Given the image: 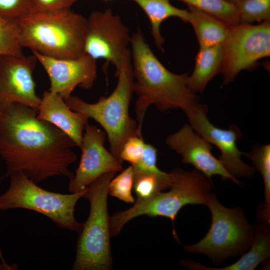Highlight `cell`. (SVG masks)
<instances>
[{"label": "cell", "mask_w": 270, "mask_h": 270, "mask_svg": "<svg viewBox=\"0 0 270 270\" xmlns=\"http://www.w3.org/2000/svg\"><path fill=\"white\" fill-rule=\"evenodd\" d=\"M130 44L134 90L138 96L136 113L140 131L150 105L162 112L178 108L185 112L199 102V97L187 84L188 74H176L168 70L154 55L140 30L132 36Z\"/></svg>", "instance_id": "2"}, {"label": "cell", "mask_w": 270, "mask_h": 270, "mask_svg": "<svg viewBox=\"0 0 270 270\" xmlns=\"http://www.w3.org/2000/svg\"><path fill=\"white\" fill-rule=\"evenodd\" d=\"M34 12V0H0V15L16 22Z\"/></svg>", "instance_id": "27"}, {"label": "cell", "mask_w": 270, "mask_h": 270, "mask_svg": "<svg viewBox=\"0 0 270 270\" xmlns=\"http://www.w3.org/2000/svg\"><path fill=\"white\" fill-rule=\"evenodd\" d=\"M9 178L8 188L0 195V212L20 208L34 211L46 216L60 228L79 232L82 223L76 218V206L86 188L62 194L44 189L22 173Z\"/></svg>", "instance_id": "7"}, {"label": "cell", "mask_w": 270, "mask_h": 270, "mask_svg": "<svg viewBox=\"0 0 270 270\" xmlns=\"http://www.w3.org/2000/svg\"><path fill=\"white\" fill-rule=\"evenodd\" d=\"M116 172L106 173L86 188L83 198L90 213L79 232L73 270H109L112 265L108 208V186Z\"/></svg>", "instance_id": "6"}, {"label": "cell", "mask_w": 270, "mask_h": 270, "mask_svg": "<svg viewBox=\"0 0 270 270\" xmlns=\"http://www.w3.org/2000/svg\"><path fill=\"white\" fill-rule=\"evenodd\" d=\"M37 118L48 122L66 133L80 148L84 131L89 118L72 110L59 94L50 91L44 92L38 110Z\"/></svg>", "instance_id": "16"}, {"label": "cell", "mask_w": 270, "mask_h": 270, "mask_svg": "<svg viewBox=\"0 0 270 270\" xmlns=\"http://www.w3.org/2000/svg\"><path fill=\"white\" fill-rule=\"evenodd\" d=\"M116 76L118 82L108 96H102L98 102L89 104L72 96L66 104L72 110L94 120L104 128L109 141L110 152L122 164L120 154L124 142L132 136L142 137L137 122L129 114L134 82L130 50Z\"/></svg>", "instance_id": "4"}, {"label": "cell", "mask_w": 270, "mask_h": 270, "mask_svg": "<svg viewBox=\"0 0 270 270\" xmlns=\"http://www.w3.org/2000/svg\"><path fill=\"white\" fill-rule=\"evenodd\" d=\"M50 80V92L60 95L66 102L78 86L91 88L97 78L96 60L86 54L74 59H58L32 52Z\"/></svg>", "instance_id": "14"}, {"label": "cell", "mask_w": 270, "mask_h": 270, "mask_svg": "<svg viewBox=\"0 0 270 270\" xmlns=\"http://www.w3.org/2000/svg\"><path fill=\"white\" fill-rule=\"evenodd\" d=\"M254 164V168L261 174L264 186L265 202L259 212V218L270 224V144L256 145L244 154Z\"/></svg>", "instance_id": "21"}, {"label": "cell", "mask_w": 270, "mask_h": 270, "mask_svg": "<svg viewBox=\"0 0 270 270\" xmlns=\"http://www.w3.org/2000/svg\"><path fill=\"white\" fill-rule=\"evenodd\" d=\"M188 6L190 12L188 22L194 30L200 48L224 44L228 38L230 26L208 14Z\"/></svg>", "instance_id": "19"}, {"label": "cell", "mask_w": 270, "mask_h": 270, "mask_svg": "<svg viewBox=\"0 0 270 270\" xmlns=\"http://www.w3.org/2000/svg\"><path fill=\"white\" fill-rule=\"evenodd\" d=\"M37 61L34 54L0 56V107L18 103L38 112L41 98L33 78Z\"/></svg>", "instance_id": "13"}, {"label": "cell", "mask_w": 270, "mask_h": 270, "mask_svg": "<svg viewBox=\"0 0 270 270\" xmlns=\"http://www.w3.org/2000/svg\"><path fill=\"white\" fill-rule=\"evenodd\" d=\"M190 124L194 130L220 152L219 160L228 172L232 176L250 178L254 176L255 169L246 164L242 152L237 146L242 136L240 128L234 124L227 130L214 126L208 117V107L200 102L184 112Z\"/></svg>", "instance_id": "11"}, {"label": "cell", "mask_w": 270, "mask_h": 270, "mask_svg": "<svg viewBox=\"0 0 270 270\" xmlns=\"http://www.w3.org/2000/svg\"><path fill=\"white\" fill-rule=\"evenodd\" d=\"M269 226L263 222L258 224L250 250L234 264L220 268H212L188 260H181V264L184 268L195 270H254L270 257Z\"/></svg>", "instance_id": "17"}, {"label": "cell", "mask_w": 270, "mask_h": 270, "mask_svg": "<svg viewBox=\"0 0 270 270\" xmlns=\"http://www.w3.org/2000/svg\"><path fill=\"white\" fill-rule=\"evenodd\" d=\"M84 131L80 160L68 184L70 193L84 190L106 173L122 170V164L104 147L106 132L88 123Z\"/></svg>", "instance_id": "12"}, {"label": "cell", "mask_w": 270, "mask_h": 270, "mask_svg": "<svg viewBox=\"0 0 270 270\" xmlns=\"http://www.w3.org/2000/svg\"><path fill=\"white\" fill-rule=\"evenodd\" d=\"M138 4L148 16L151 25V33L156 46L163 50L164 40L160 32L162 24L166 20L176 17L188 22L189 10L177 8L170 0H128Z\"/></svg>", "instance_id": "20"}, {"label": "cell", "mask_w": 270, "mask_h": 270, "mask_svg": "<svg viewBox=\"0 0 270 270\" xmlns=\"http://www.w3.org/2000/svg\"><path fill=\"white\" fill-rule=\"evenodd\" d=\"M146 144L142 137L132 136L124 142L120 154V159L136 166L140 162Z\"/></svg>", "instance_id": "28"}, {"label": "cell", "mask_w": 270, "mask_h": 270, "mask_svg": "<svg viewBox=\"0 0 270 270\" xmlns=\"http://www.w3.org/2000/svg\"><path fill=\"white\" fill-rule=\"evenodd\" d=\"M134 188L137 200L148 199L169 189L172 182L171 172L155 173L134 170Z\"/></svg>", "instance_id": "22"}, {"label": "cell", "mask_w": 270, "mask_h": 270, "mask_svg": "<svg viewBox=\"0 0 270 270\" xmlns=\"http://www.w3.org/2000/svg\"><path fill=\"white\" fill-rule=\"evenodd\" d=\"M205 206L212 214L210 229L200 242L184 246V249L190 253L204 254L216 265L247 250L254 232L243 211L239 208L225 207L214 194H210Z\"/></svg>", "instance_id": "8"}, {"label": "cell", "mask_w": 270, "mask_h": 270, "mask_svg": "<svg viewBox=\"0 0 270 270\" xmlns=\"http://www.w3.org/2000/svg\"><path fill=\"white\" fill-rule=\"evenodd\" d=\"M134 170L131 166L112 179L108 186V194L128 204H134L132 194L134 188Z\"/></svg>", "instance_id": "26"}, {"label": "cell", "mask_w": 270, "mask_h": 270, "mask_svg": "<svg viewBox=\"0 0 270 270\" xmlns=\"http://www.w3.org/2000/svg\"><path fill=\"white\" fill-rule=\"evenodd\" d=\"M158 150L152 144H146L143 156L138 164L132 166L134 170L155 173L162 172L157 166Z\"/></svg>", "instance_id": "29"}, {"label": "cell", "mask_w": 270, "mask_h": 270, "mask_svg": "<svg viewBox=\"0 0 270 270\" xmlns=\"http://www.w3.org/2000/svg\"></svg>", "instance_id": "33"}, {"label": "cell", "mask_w": 270, "mask_h": 270, "mask_svg": "<svg viewBox=\"0 0 270 270\" xmlns=\"http://www.w3.org/2000/svg\"><path fill=\"white\" fill-rule=\"evenodd\" d=\"M166 144L182 156L183 163L192 165L210 182L213 176H218L223 180H230L241 185L240 182L230 174L219 159L213 155L212 144L190 124H184L177 132L168 136Z\"/></svg>", "instance_id": "15"}, {"label": "cell", "mask_w": 270, "mask_h": 270, "mask_svg": "<svg viewBox=\"0 0 270 270\" xmlns=\"http://www.w3.org/2000/svg\"><path fill=\"white\" fill-rule=\"evenodd\" d=\"M224 54V44L200 48L194 71L186 80L193 92H203L208 83L220 72Z\"/></svg>", "instance_id": "18"}, {"label": "cell", "mask_w": 270, "mask_h": 270, "mask_svg": "<svg viewBox=\"0 0 270 270\" xmlns=\"http://www.w3.org/2000/svg\"><path fill=\"white\" fill-rule=\"evenodd\" d=\"M221 20L229 26L239 24L236 4L226 0H178Z\"/></svg>", "instance_id": "23"}, {"label": "cell", "mask_w": 270, "mask_h": 270, "mask_svg": "<svg viewBox=\"0 0 270 270\" xmlns=\"http://www.w3.org/2000/svg\"><path fill=\"white\" fill-rule=\"evenodd\" d=\"M16 23L23 48L58 59L85 54L87 18L70 8L32 12Z\"/></svg>", "instance_id": "3"}, {"label": "cell", "mask_w": 270, "mask_h": 270, "mask_svg": "<svg viewBox=\"0 0 270 270\" xmlns=\"http://www.w3.org/2000/svg\"><path fill=\"white\" fill-rule=\"evenodd\" d=\"M22 48L16 22L8 20L0 15V56H23Z\"/></svg>", "instance_id": "25"}, {"label": "cell", "mask_w": 270, "mask_h": 270, "mask_svg": "<svg viewBox=\"0 0 270 270\" xmlns=\"http://www.w3.org/2000/svg\"><path fill=\"white\" fill-rule=\"evenodd\" d=\"M131 37L129 28L111 9L94 12L87 19L85 54L106 60L117 71L130 50Z\"/></svg>", "instance_id": "10"}, {"label": "cell", "mask_w": 270, "mask_h": 270, "mask_svg": "<svg viewBox=\"0 0 270 270\" xmlns=\"http://www.w3.org/2000/svg\"><path fill=\"white\" fill-rule=\"evenodd\" d=\"M172 182L167 192H159L150 198L137 200L130 208L110 216L112 236L118 235L124 226L142 216H162L173 224L180 211L188 204L205 205L212 189V182L197 170L185 171L175 168L172 172Z\"/></svg>", "instance_id": "5"}, {"label": "cell", "mask_w": 270, "mask_h": 270, "mask_svg": "<svg viewBox=\"0 0 270 270\" xmlns=\"http://www.w3.org/2000/svg\"><path fill=\"white\" fill-rule=\"evenodd\" d=\"M34 109L18 103L0 107V158L6 170L0 180L22 173L36 184L58 176L70 180L77 160L73 140Z\"/></svg>", "instance_id": "1"}, {"label": "cell", "mask_w": 270, "mask_h": 270, "mask_svg": "<svg viewBox=\"0 0 270 270\" xmlns=\"http://www.w3.org/2000/svg\"><path fill=\"white\" fill-rule=\"evenodd\" d=\"M235 4L239 24L270 22V0H240Z\"/></svg>", "instance_id": "24"}, {"label": "cell", "mask_w": 270, "mask_h": 270, "mask_svg": "<svg viewBox=\"0 0 270 270\" xmlns=\"http://www.w3.org/2000/svg\"><path fill=\"white\" fill-rule=\"evenodd\" d=\"M104 0V1H105V2H108V1L112 0Z\"/></svg>", "instance_id": "32"}, {"label": "cell", "mask_w": 270, "mask_h": 270, "mask_svg": "<svg viewBox=\"0 0 270 270\" xmlns=\"http://www.w3.org/2000/svg\"><path fill=\"white\" fill-rule=\"evenodd\" d=\"M224 48L220 72L224 84H229L240 72L252 70L260 60L270 56V22L230 26Z\"/></svg>", "instance_id": "9"}, {"label": "cell", "mask_w": 270, "mask_h": 270, "mask_svg": "<svg viewBox=\"0 0 270 270\" xmlns=\"http://www.w3.org/2000/svg\"><path fill=\"white\" fill-rule=\"evenodd\" d=\"M226 0L235 4L236 2H238V1H240V0Z\"/></svg>", "instance_id": "31"}, {"label": "cell", "mask_w": 270, "mask_h": 270, "mask_svg": "<svg viewBox=\"0 0 270 270\" xmlns=\"http://www.w3.org/2000/svg\"><path fill=\"white\" fill-rule=\"evenodd\" d=\"M78 0H34V12L56 11L69 9Z\"/></svg>", "instance_id": "30"}]
</instances>
